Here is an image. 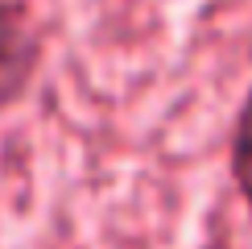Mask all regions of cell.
Instances as JSON below:
<instances>
[{"label": "cell", "mask_w": 252, "mask_h": 249, "mask_svg": "<svg viewBox=\"0 0 252 249\" xmlns=\"http://www.w3.org/2000/svg\"><path fill=\"white\" fill-rule=\"evenodd\" d=\"M41 58H46V38L25 0H0V112L25 100L33 87Z\"/></svg>", "instance_id": "cell-1"}, {"label": "cell", "mask_w": 252, "mask_h": 249, "mask_svg": "<svg viewBox=\"0 0 252 249\" xmlns=\"http://www.w3.org/2000/svg\"><path fill=\"white\" fill-rule=\"evenodd\" d=\"M227 170H232V183L244 200L248 216H252V87L244 91L232 121V141H227Z\"/></svg>", "instance_id": "cell-2"}]
</instances>
